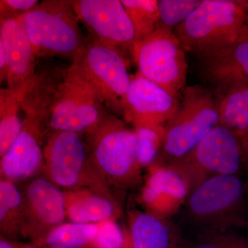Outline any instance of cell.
I'll return each mask as SVG.
<instances>
[{"label": "cell", "mask_w": 248, "mask_h": 248, "mask_svg": "<svg viewBox=\"0 0 248 248\" xmlns=\"http://www.w3.org/2000/svg\"><path fill=\"white\" fill-rule=\"evenodd\" d=\"M248 184L241 174L221 175L205 181L187 196L179 211L184 226L194 233L230 228H248L244 210Z\"/></svg>", "instance_id": "1"}, {"label": "cell", "mask_w": 248, "mask_h": 248, "mask_svg": "<svg viewBox=\"0 0 248 248\" xmlns=\"http://www.w3.org/2000/svg\"><path fill=\"white\" fill-rule=\"evenodd\" d=\"M185 51L198 58L248 38L244 1L202 0L187 19L174 28Z\"/></svg>", "instance_id": "2"}, {"label": "cell", "mask_w": 248, "mask_h": 248, "mask_svg": "<svg viewBox=\"0 0 248 248\" xmlns=\"http://www.w3.org/2000/svg\"><path fill=\"white\" fill-rule=\"evenodd\" d=\"M86 143L93 166L110 188L130 190L141 184L135 131L123 121L107 115L86 135Z\"/></svg>", "instance_id": "3"}, {"label": "cell", "mask_w": 248, "mask_h": 248, "mask_svg": "<svg viewBox=\"0 0 248 248\" xmlns=\"http://www.w3.org/2000/svg\"><path fill=\"white\" fill-rule=\"evenodd\" d=\"M219 124V97L195 85L183 93L182 102L165 125L164 145L154 164L169 166L184 157Z\"/></svg>", "instance_id": "4"}, {"label": "cell", "mask_w": 248, "mask_h": 248, "mask_svg": "<svg viewBox=\"0 0 248 248\" xmlns=\"http://www.w3.org/2000/svg\"><path fill=\"white\" fill-rule=\"evenodd\" d=\"M37 58L62 57L74 60L86 40L72 1L45 0L18 17Z\"/></svg>", "instance_id": "5"}, {"label": "cell", "mask_w": 248, "mask_h": 248, "mask_svg": "<svg viewBox=\"0 0 248 248\" xmlns=\"http://www.w3.org/2000/svg\"><path fill=\"white\" fill-rule=\"evenodd\" d=\"M97 91L75 62L65 69L49 114L48 129L87 135L108 115Z\"/></svg>", "instance_id": "6"}, {"label": "cell", "mask_w": 248, "mask_h": 248, "mask_svg": "<svg viewBox=\"0 0 248 248\" xmlns=\"http://www.w3.org/2000/svg\"><path fill=\"white\" fill-rule=\"evenodd\" d=\"M166 166L184 179L189 195L210 178L241 174L244 165L240 139L218 125L190 153Z\"/></svg>", "instance_id": "7"}, {"label": "cell", "mask_w": 248, "mask_h": 248, "mask_svg": "<svg viewBox=\"0 0 248 248\" xmlns=\"http://www.w3.org/2000/svg\"><path fill=\"white\" fill-rule=\"evenodd\" d=\"M44 148L45 177L55 186L63 190L88 187L110 193V187L90 159L81 135L53 132Z\"/></svg>", "instance_id": "8"}, {"label": "cell", "mask_w": 248, "mask_h": 248, "mask_svg": "<svg viewBox=\"0 0 248 248\" xmlns=\"http://www.w3.org/2000/svg\"><path fill=\"white\" fill-rule=\"evenodd\" d=\"M172 30L159 22L151 35L135 43L133 58L141 76L178 98L186 84L187 63Z\"/></svg>", "instance_id": "9"}, {"label": "cell", "mask_w": 248, "mask_h": 248, "mask_svg": "<svg viewBox=\"0 0 248 248\" xmlns=\"http://www.w3.org/2000/svg\"><path fill=\"white\" fill-rule=\"evenodd\" d=\"M73 62L97 91L104 105L117 113H123L131 81L125 58L113 49L89 38Z\"/></svg>", "instance_id": "10"}, {"label": "cell", "mask_w": 248, "mask_h": 248, "mask_svg": "<svg viewBox=\"0 0 248 248\" xmlns=\"http://www.w3.org/2000/svg\"><path fill=\"white\" fill-rule=\"evenodd\" d=\"M72 4L91 40L113 49L124 58L126 53L133 58L136 37L122 1L77 0Z\"/></svg>", "instance_id": "11"}, {"label": "cell", "mask_w": 248, "mask_h": 248, "mask_svg": "<svg viewBox=\"0 0 248 248\" xmlns=\"http://www.w3.org/2000/svg\"><path fill=\"white\" fill-rule=\"evenodd\" d=\"M20 190L24 210L21 237L32 244L64 222V194L46 177H42L31 179Z\"/></svg>", "instance_id": "12"}, {"label": "cell", "mask_w": 248, "mask_h": 248, "mask_svg": "<svg viewBox=\"0 0 248 248\" xmlns=\"http://www.w3.org/2000/svg\"><path fill=\"white\" fill-rule=\"evenodd\" d=\"M48 119L44 116L26 114L17 138L1 156V179L18 183L29 182L45 169L44 138Z\"/></svg>", "instance_id": "13"}, {"label": "cell", "mask_w": 248, "mask_h": 248, "mask_svg": "<svg viewBox=\"0 0 248 248\" xmlns=\"http://www.w3.org/2000/svg\"><path fill=\"white\" fill-rule=\"evenodd\" d=\"M199 74L218 97L248 87V38L199 58Z\"/></svg>", "instance_id": "14"}, {"label": "cell", "mask_w": 248, "mask_h": 248, "mask_svg": "<svg viewBox=\"0 0 248 248\" xmlns=\"http://www.w3.org/2000/svg\"><path fill=\"white\" fill-rule=\"evenodd\" d=\"M180 103L167 91L140 73L131 76L124 101L123 113L127 123L166 124L177 112Z\"/></svg>", "instance_id": "15"}, {"label": "cell", "mask_w": 248, "mask_h": 248, "mask_svg": "<svg viewBox=\"0 0 248 248\" xmlns=\"http://www.w3.org/2000/svg\"><path fill=\"white\" fill-rule=\"evenodd\" d=\"M148 169L140 192V203L147 213L171 218L184 206L188 196L187 186L169 166L153 164Z\"/></svg>", "instance_id": "16"}, {"label": "cell", "mask_w": 248, "mask_h": 248, "mask_svg": "<svg viewBox=\"0 0 248 248\" xmlns=\"http://www.w3.org/2000/svg\"><path fill=\"white\" fill-rule=\"evenodd\" d=\"M0 22V42L7 57L8 89L19 93L35 76L37 57L17 17Z\"/></svg>", "instance_id": "17"}, {"label": "cell", "mask_w": 248, "mask_h": 248, "mask_svg": "<svg viewBox=\"0 0 248 248\" xmlns=\"http://www.w3.org/2000/svg\"><path fill=\"white\" fill-rule=\"evenodd\" d=\"M130 248H188L180 226L171 218L134 209L125 228Z\"/></svg>", "instance_id": "18"}, {"label": "cell", "mask_w": 248, "mask_h": 248, "mask_svg": "<svg viewBox=\"0 0 248 248\" xmlns=\"http://www.w3.org/2000/svg\"><path fill=\"white\" fill-rule=\"evenodd\" d=\"M63 194L66 218L73 223H97L120 217V205L110 192L83 187Z\"/></svg>", "instance_id": "19"}, {"label": "cell", "mask_w": 248, "mask_h": 248, "mask_svg": "<svg viewBox=\"0 0 248 248\" xmlns=\"http://www.w3.org/2000/svg\"><path fill=\"white\" fill-rule=\"evenodd\" d=\"M24 210L21 190L14 183L0 182V231L1 236L11 241L22 236Z\"/></svg>", "instance_id": "20"}, {"label": "cell", "mask_w": 248, "mask_h": 248, "mask_svg": "<svg viewBox=\"0 0 248 248\" xmlns=\"http://www.w3.org/2000/svg\"><path fill=\"white\" fill-rule=\"evenodd\" d=\"M97 223H63L32 245L49 248H91Z\"/></svg>", "instance_id": "21"}, {"label": "cell", "mask_w": 248, "mask_h": 248, "mask_svg": "<svg viewBox=\"0 0 248 248\" xmlns=\"http://www.w3.org/2000/svg\"><path fill=\"white\" fill-rule=\"evenodd\" d=\"M239 139L248 134V87L232 90L219 97V124Z\"/></svg>", "instance_id": "22"}, {"label": "cell", "mask_w": 248, "mask_h": 248, "mask_svg": "<svg viewBox=\"0 0 248 248\" xmlns=\"http://www.w3.org/2000/svg\"><path fill=\"white\" fill-rule=\"evenodd\" d=\"M20 108L18 93L8 88L0 90V157L9 151L22 130Z\"/></svg>", "instance_id": "23"}, {"label": "cell", "mask_w": 248, "mask_h": 248, "mask_svg": "<svg viewBox=\"0 0 248 248\" xmlns=\"http://www.w3.org/2000/svg\"><path fill=\"white\" fill-rule=\"evenodd\" d=\"M166 124H133L139 163L142 169L154 164L164 145Z\"/></svg>", "instance_id": "24"}, {"label": "cell", "mask_w": 248, "mask_h": 248, "mask_svg": "<svg viewBox=\"0 0 248 248\" xmlns=\"http://www.w3.org/2000/svg\"><path fill=\"white\" fill-rule=\"evenodd\" d=\"M134 30L136 42L151 35L160 22L158 1L156 0H122Z\"/></svg>", "instance_id": "25"}, {"label": "cell", "mask_w": 248, "mask_h": 248, "mask_svg": "<svg viewBox=\"0 0 248 248\" xmlns=\"http://www.w3.org/2000/svg\"><path fill=\"white\" fill-rule=\"evenodd\" d=\"M225 228L195 233L188 248H248V236Z\"/></svg>", "instance_id": "26"}, {"label": "cell", "mask_w": 248, "mask_h": 248, "mask_svg": "<svg viewBox=\"0 0 248 248\" xmlns=\"http://www.w3.org/2000/svg\"><path fill=\"white\" fill-rule=\"evenodd\" d=\"M202 0H159L160 22L166 27L176 28L187 19Z\"/></svg>", "instance_id": "27"}, {"label": "cell", "mask_w": 248, "mask_h": 248, "mask_svg": "<svg viewBox=\"0 0 248 248\" xmlns=\"http://www.w3.org/2000/svg\"><path fill=\"white\" fill-rule=\"evenodd\" d=\"M98 232L91 248H127L129 246L126 229L122 230L116 220L97 223Z\"/></svg>", "instance_id": "28"}, {"label": "cell", "mask_w": 248, "mask_h": 248, "mask_svg": "<svg viewBox=\"0 0 248 248\" xmlns=\"http://www.w3.org/2000/svg\"><path fill=\"white\" fill-rule=\"evenodd\" d=\"M38 3L37 0H1V19L19 17L33 9Z\"/></svg>", "instance_id": "29"}, {"label": "cell", "mask_w": 248, "mask_h": 248, "mask_svg": "<svg viewBox=\"0 0 248 248\" xmlns=\"http://www.w3.org/2000/svg\"><path fill=\"white\" fill-rule=\"evenodd\" d=\"M7 57L2 42H0V79L1 83L7 79Z\"/></svg>", "instance_id": "30"}, {"label": "cell", "mask_w": 248, "mask_h": 248, "mask_svg": "<svg viewBox=\"0 0 248 248\" xmlns=\"http://www.w3.org/2000/svg\"><path fill=\"white\" fill-rule=\"evenodd\" d=\"M242 148L243 159H244V170L248 172V134L240 139Z\"/></svg>", "instance_id": "31"}, {"label": "cell", "mask_w": 248, "mask_h": 248, "mask_svg": "<svg viewBox=\"0 0 248 248\" xmlns=\"http://www.w3.org/2000/svg\"><path fill=\"white\" fill-rule=\"evenodd\" d=\"M0 248H17L11 240L1 236L0 239Z\"/></svg>", "instance_id": "32"}, {"label": "cell", "mask_w": 248, "mask_h": 248, "mask_svg": "<svg viewBox=\"0 0 248 248\" xmlns=\"http://www.w3.org/2000/svg\"><path fill=\"white\" fill-rule=\"evenodd\" d=\"M15 246L17 248H49L46 247H41V246H35L30 243H22L18 241H12Z\"/></svg>", "instance_id": "33"}, {"label": "cell", "mask_w": 248, "mask_h": 248, "mask_svg": "<svg viewBox=\"0 0 248 248\" xmlns=\"http://www.w3.org/2000/svg\"><path fill=\"white\" fill-rule=\"evenodd\" d=\"M244 4L245 8H246V11H247V14L248 16V0H246V1H244Z\"/></svg>", "instance_id": "34"}, {"label": "cell", "mask_w": 248, "mask_h": 248, "mask_svg": "<svg viewBox=\"0 0 248 248\" xmlns=\"http://www.w3.org/2000/svg\"><path fill=\"white\" fill-rule=\"evenodd\" d=\"M130 248V246H128V248Z\"/></svg>", "instance_id": "35"}]
</instances>
